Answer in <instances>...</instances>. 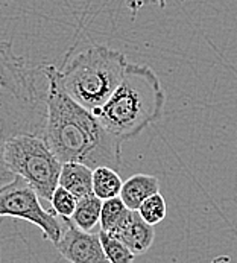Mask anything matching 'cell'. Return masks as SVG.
I'll list each match as a JSON object with an SVG mask.
<instances>
[{
    "mask_svg": "<svg viewBox=\"0 0 237 263\" xmlns=\"http://www.w3.org/2000/svg\"><path fill=\"white\" fill-rule=\"evenodd\" d=\"M108 234L125 243L135 256L145 254L154 245L155 239L154 227L146 224L135 210H129L120 224Z\"/></svg>",
    "mask_w": 237,
    "mask_h": 263,
    "instance_id": "8",
    "label": "cell"
},
{
    "mask_svg": "<svg viewBox=\"0 0 237 263\" xmlns=\"http://www.w3.org/2000/svg\"><path fill=\"white\" fill-rule=\"evenodd\" d=\"M126 57L107 46H90L56 69L61 88L84 108H101L117 88L128 67Z\"/></svg>",
    "mask_w": 237,
    "mask_h": 263,
    "instance_id": "4",
    "label": "cell"
},
{
    "mask_svg": "<svg viewBox=\"0 0 237 263\" xmlns=\"http://www.w3.org/2000/svg\"><path fill=\"white\" fill-rule=\"evenodd\" d=\"M56 66L44 64L46 122L43 139L61 163H82L91 169L122 164V142L110 134L93 111L75 102L60 85Z\"/></svg>",
    "mask_w": 237,
    "mask_h": 263,
    "instance_id": "1",
    "label": "cell"
},
{
    "mask_svg": "<svg viewBox=\"0 0 237 263\" xmlns=\"http://www.w3.org/2000/svg\"><path fill=\"white\" fill-rule=\"evenodd\" d=\"M76 201L78 199L70 192H67L66 189H63L61 186H58V187L53 190L49 204H50V209L53 210V213L58 218L70 219L72 215H73V212H75Z\"/></svg>",
    "mask_w": 237,
    "mask_h": 263,
    "instance_id": "16",
    "label": "cell"
},
{
    "mask_svg": "<svg viewBox=\"0 0 237 263\" xmlns=\"http://www.w3.org/2000/svg\"><path fill=\"white\" fill-rule=\"evenodd\" d=\"M139 216L149 226H157L161 221H164L166 215H167V205H166V199L163 198V195L154 193L149 198H146L140 207L137 209Z\"/></svg>",
    "mask_w": 237,
    "mask_h": 263,
    "instance_id": "15",
    "label": "cell"
},
{
    "mask_svg": "<svg viewBox=\"0 0 237 263\" xmlns=\"http://www.w3.org/2000/svg\"><path fill=\"white\" fill-rule=\"evenodd\" d=\"M91 178H93V169L82 164V163H63L58 186L70 192L76 199H81L91 192Z\"/></svg>",
    "mask_w": 237,
    "mask_h": 263,
    "instance_id": "10",
    "label": "cell"
},
{
    "mask_svg": "<svg viewBox=\"0 0 237 263\" xmlns=\"http://www.w3.org/2000/svg\"><path fill=\"white\" fill-rule=\"evenodd\" d=\"M101 209H102V201L93 193H90L76 201V207L70 221L82 231H93L99 224Z\"/></svg>",
    "mask_w": 237,
    "mask_h": 263,
    "instance_id": "12",
    "label": "cell"
},
{
    "mask_svg": "<svg viewBox=\"0 0 237 263\" xmlns=\"http://www.w3.org/2000/svg\"><path fill=\"white\" fill-rule=\"evenodd\" d=\"M3 163L9 174L23 178L34 189L41 201H50L53 190L58 187L63 163L41 136H11L3 146Z\"/></svg>",
    "mask_w": 237,
    "mask_h": 263,
    "instance_id": "5",
    "label": "cell"
},
{
    "mask_svg": "<svg viewBox=\"0 0 237 263\" xmlns=\"http://www.w3.org/2000/svg\"><path fill=\"white\" fill-rule=\"evenodd\" d=\"M160 192V181L157 177L149 174H135L123 181L118 198L129 210H135L151 195Z\"/></svg>",
    "mask_w": 237,
    "mask_h": 263,
    "instance_id": "9",
    "label": "cell"
},
{
    "mask_svg": "<svg viewBox=\"0 0 237 263\" xmlns=\"http://www.w3.org/2000/svg\"><path fill=\"white\" fill-rule=\"evenodd\" d=\"M128 212L129 209L123 204V201L118 196L102 201L101 218H99L101 231L111 233L120 224V221L126 216Z\"/></svg>",
    "mask_w": 237,
    "mask_h": 263,
    "instance_id": "13",
    "label": "cell"
},
{
    "mask_svg": "<svg viewBox=\"0 0 237 263\" xmlns=\"http://www.w3.org/2000/svg\"><path fill=\"white\" fill-rule=\"evenodd\" d=\"M164 102L166 95L157 73L149 66L128 63L117 88L93 113L104 128L123 143L160 120Z\"/></svg>",
    "mask_w": 237,
    "mask_h": 263,
    "instance_id": "3",
    "label": "cell"
},
{
    "mask_svg": "<svg viewBox=\"0 0 237 263\" xmlns=\"http://www.w3.org/2000/svg\"><path fill=\"white\" fill-rule=\"evenodd\" d=\"M101 245L104 248L105 257L110 263H132L135 260V254L118 239L113 237L105 231H99Z\"/></svg>",
    "mask_w": 237,
    "mask_h": 263,
    "instance_id": "14",
    "label": "cell"
},
{
    "mask_svg": "<svg viewBox=\"0 0 237 263\" xmlns=\"http://www.w3.org/2000/svg\"><path fill=\"white\" fill-rule=\"evenodd\" d=\"M122 184H123V180L120 178L116 169L108 167V166H99L93 169L91 192L101 201L118 196L122 190Z\"/></svg>",
    "mask_w": 237,
    "mask_h": 263,
    "instance_id": "11",
    "label": "cell"
},
{
    "mask_svg": "<svg viewBox=\"0 0 237 263\" xmlns=\"http://www.w3.org/2000/svg\"><path fill=\"white\" fill-rule=\"evenodd\" d=\"M55 247L70 263H110L101 245L99 233L82 231L70 219H63V234Z\"/></svg>",
    "mask_w": 237,
    "mask_h": 263,
    "instance_id": "7",
    "label": "cell"
},
{
    "mask_svg": "<svg viewBox=\"0 0 237 263\" xmlns=\"http://www.w3.org/2000/svg\"><path fill=\"white\" fill-rule=\"evenodd\" d=\"M46 93H41L37 72L18 57L9 41L0 40V184L14 178L3 163L5 142L15 134L43 137Z\"/></svg>",
    "mask_w": 237,
    "mask_h": 263,
    "instance_id": "2",
    "label": "cell"
},
{
    "mask_svg": "<svg viewBox=\"0 0 237 263\" xmlns=\"http://www.w3.org/2000/svg\"><path fill=\"white\" fill-rule=\"evenodd\" d=\"M0 218H15L38 227L44 239L53 245L63 234V219L52 209H46L43 201L23 178L14 177L0 187Z\"/></svg>",
    "mask_w": 237,
    "mask_h": 263,
    "instance_id": "6",
    "label": "cell"
}]
</instances>
